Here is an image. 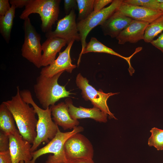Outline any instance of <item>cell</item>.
<instances>
[{
  "mask_svg": "<svg viewBox=\"0 0 163 163\" xmlns=\"http://www.w3.org/2000/svg\"><path fill=\"white\" fill-rule=\"evenodd\" d=\"M3 103L12 113L20 134L32 144L37 136L36 113L34 108L22 98L19 86L17 87L16 94Z\"/></svg>",
  "mask_w": 163,
  "mask_h": 163,
  "instance_id": "6da1fadb",
  "label": "cell"
},
{
  "mask_svg": "<svg viewBox=\"0 0 163 163\" xmlns=\"http://www.w3.org/2000/svg\"><path fill=\"white\" fill-rule=\"evenodd\" d=\"M20 94L25 101L32 106L38 116L37 136L31 148L32 152L36 151L41 143H48L49 140L52 139L59 128L52 120L50 107L46 109L39 107L34 101L31 92L28 90H20Z\"/></svg>",
  "mask_w": 163,
  "mask_h": 163,
  "instance_id": "7a4b0ae2",
  "label": "cell"
},
{
  "mask_svg": "<svg viewBox=\"0 0 163 163\" xmlns=\"http://www.w3.org/2000/svg\"><path fill=\"white\" fill-rule=\"evenodd\" d=\"M63 72L51 77L41 74L36 79L34 91L37 98L44 109L55 105L61 98L70 97L73 94L67 91L65 86L59 85L58 80Z\"/></svg>",
  "mask_w": 163,
  "mask_h": 163,
  "instance_id": "3957f363",
  "label": "cell"
},
{
  "mask_svg": "<svg viewBox=\"0 0 163 163\" xmlns=\"http://www.w3.org/2000/svg\"><path fill=\"white\" fill-rule=\"evenodd\" d=\"M60 0H30L20 16L24 20L32 13L40 17L42 31L46 34L52 31V26L57 20L59 12Z\"/></svg>",
  "mask_w": 163,
  "mask_h": 163,
  "instance_id": "277c9868",
  "label": "cell"
},
{
  "mask_svg": "<svg viewBox=\"0 0 163 163\" xmlns=\"http://www.w3.org/2000/svg\"><path fill=\"white\" fill-rule=\"evenodd\" d=\"M83 130L84 128L80 126L66 132H61L59 129L55 137L46 145L31 153L32 159L29 163H35L39 157L49 153L53 155L49 156L46 163H65L67 160L64 149L65 142L72 135Z\"/></svg>",
  "mask_w": 163,
  "mask_h": 163,
  "instance_id": "5b68a950",
  "label": "cell"
},
{
  "mask_svg": "<svg viewBox=\"0 0 163 163\" xmlns=\"http://www.w3.org/2000/svg\"><path fill=\"white\" fill-rule=\"evenodd\" d=\"M123 0H113L108 6L104 8L96 13H92L87 18L79 21L77 24L78 31L81 37L82 50L77 62L79 65L82 53L87 43L86 40L90 32L98 25H101L110 17L118 9L123 2Z\"/></svg>",
  "mask_w": 163,
  "mask_h": 163,
  "instance_id": "8992f818",
  "label": "cell"
},
{
  "mask_svg": "<svg viewBox=\"0 0 163 163\" xmlns=\"http://www.w3.org/2000/svg\"><path fill=\"white\" fill-rule=\"evenodd\" d=\"M24 20V40L21 49V55L39 68L42 66V51L40 36L32 25L29 17Z\"/></svg>",
  "mask_w": 163,
  "mask_h": 163,
  "instance_id": "52a82bcc",
  "label": "cell"
},
{
  "mask_svg": "<svg viewBox=\"0 0 163 163\" xmlns=\"http://www.w3.org/2000/svg\"><path fill=\"white\" fill-rule=\"evenodd\" d=\"M75 82L77 86L81 90V94L85 100L90 101L93 107L99 109L107 114L110 119L117 120L110 111L107 101L110 97L118 94V93H106L101 89L99 91L96 90L89 84L87 78L83 77L80 73L77 75Z\"/></svg>",
  "mask_w": 163,
  "mask_h": 163,
  "instance_id": "ba28073f",
  "label": "cell"
},
{
  "mask_svg": "<svg viewBox=\"0 0 163 163\" xmlns=\"http://www.w3.org/2000/svg\"><path fill=\"white\" fill-rule=\"evenodd\" d=\"M64 149L67 160L81 158L92 159L94 156V150L91 143L79 133L74 134L66 140Z\"/></svg>",
  "mask_w": 163,
  "mask_h": 163,
  "instance_id": "9c48e42d",
  "label": "cell"
},
{
  "mask_svg": "<svg viewBox=\"0 0 163 163\" xmlns=\"http://www.w3.org/2000/svg\"><path fill=\"white\" fill-rule=\"evenodd\" d=\"M75 18V9H73L69 14L58 21L55 30L46 34V37L62 38L66 41L67 45L72 41H81Z\"/></svg>",
  "mask_w": 163,
  "mask_h": 163,
  "instance_id": "30bf717a",
  "label": "cell"
},
{
  "mask_svg": "<svg viewBox=\"0 0 163 163\" xmlns=\"http://www.w3.org/2000/svg\"><path fill=\"white\" fill-rule=\"evenodd\" d=\"M8 136L9 151L12 163H19L21 161L29 163L32 159V145L23 138L19 132Z\"/></svg>",
  "mask_w": 163,
  "mask_h": 163,
  "instance_id": "8fae6325",
  "label": "cell"
},
{
  "mask_svg": "<svg viewBox=\"0 0 163 163\" xmlns=\"http://www.w3.org/2000/svg\"><path fill=\"white\" fill-rule=\"evenodd\" d=\"M74 42L69 43L63 52L59 53L57 58L50 65L44 67L41 69L40 74L47 77H52L61 72L66 71L71 73L76 66L72 63L70 56V51Z\"/></svg>",
  "mask_w": 163,
  "mask_h": 163,
  "instance_id": "7c38bea8",
  "label": "cell"
},
{
  "mask_svg": "<svg viewBox=\"0 0 163 163\" xmlns=\"http://www.w3.org/2000/svg\"><path fill=\"white\" fill-rule=\"evenodd\" d=\"M117 10L133 20L149 23L163 14V12L159 10L131 5L124 3L123 1Z\"/></svg>",
  "mask_w": 163,
  "mask_h": 163,
  "instance_id": "4fadbf2b",
  "label": "cell"
},
{
  "mask_svg": "<svg viewBox=\"0 0 163 163\" xmlns=\"http://www.w3.org/2000/svg\"><path fill=\"white\" fill-rule=\"evenodd\" d=\"M65 103L68 107L69 112L71 118L73 119L91 118L100 123H106L107 121L108 115L99 109L93 107L92 108H86L80 106L76 107L73 104L72 99L67 98Z\"/></svg>",
  "mask_w": 163,
  "mask_h": 163,
  "instance_id": "5bb4252c",
  "label": "cell"
},
{
  "mask_svg": "<svg viewBox=\"0 0 163 163\" xmlns=\"http://www.w3.org/2000/svg\"><path fill=\"white\" fill-rule=\"evenodd\" d=\"M133 19L121 14L117 10L101 25L104 34L116 38Z\"/></svg>",
  "mask_w": 163,
  "mask_h": 163,
  "instance_id": "9a60e30c",
  "label": "cell"
},
{
  "mask_svg": "<svg viewBox=\"0 0 163 163\" xmlns=\"http://www.w3.org/2000/svg\"><path fill=\"white\" fill-rule=\"evenodd\" d=\"M149 23L133 20L116 38L118 43L123 44L126 42L135 43L144 40L145 30Z\"/></svg>",
  "mask_w": 163,
  "mask_h": 163,
  "instance_id": "2e32d148",
  "label": "cell"
},
{
  "mask_svg": "<svg viewBox=\"0 0 163 163\" xmlns=\"http://www.w3.org/2000/svg\"><path fill=\"white\" fill-rule=\"evenodd\" d=\"M52 119L57 125L61 127L64 130L73 129L77 126L79 122L78 120L72 119L69 112L67 104L64 102L50 106Z\"/></svg>",
  "mask_w": 163,
  "mask_h": 163,
  "instance_id": "e0dca14e",
  "label": "cell"
},
{
  "mask_svg": "<svg viewBox=\"0 0 163 163\" xmlns=\"http://www.w3.org/2000/svg\"><path fill=\"white\" fill-rule=\"evenodd\" d=\"M67 44L64 40L58 37L47 38L42 45L41 65L45 67L52 63L55 59L56 55L61 48Z\"/></svg>",
  "mask_w": 163,
  "mask_h": 163,
  "instance_id": "ac0fdd59",
  "label": "cell"
},
{
  "mask_svg": "<svg viewBox=\"0 0 163 163\" xmlns=\"http://www.w3.org/2000/svg\"><path fill=\"white\" fill-rule=\"evenodd\" d=\"M142 48H137L134 52L130 56L125 57L117 53L112 49L106 46L99 42L95 38L92 37L90 41L87 43L86 47L82 53V54L89 52L102 53L114 55L122 58L128 62L129 68L128 70L130 75H132L134 72L135 70L132 67L130 63V59L137 53L142 50Z\"/></svg>",
  "mask_w": 163,
  "mask_h": 163,
  "instance_id": "d6986e66",
  "label": "cell"
},
{
  "mask_svg": "<svg viewBox=\"0 0 163 163\" xmlns=\"http://www.w3.org/2000/svg\"><path fill=\"white\" fill-rule=\"evenodd\" d=\"M14 117L6 105L2 102L0 105V129L9 136L19 132L16 128Z\"/></svg>",
  "mask_w": 163,
  "mask_h": 163,
  "instance_id": "ffe728a7",
  "label": "cell"
},
{
  "mask_svg": "<svg viewBox=\"0 0 163 163\" xmlns=\"http://www.w3.org/2000/svg\"><path fill=\"white\" fill-rule=\"evenodd\" d=\"M16 8L14 5H11L10 9L4 15L0 16V32L8 43L11 38Z\"/></svg>",
  "mask_w": 163,
  "mask_h": 163,
  "instance_id": "44dd1931",
  "label": "cell"
},
{
  "mask_svg": "<svg viewBox=\"0 0 163 163\" xmlns=\"http://www.w3.org/2000/svg\"><path fill=\"white\" fill-rule=\"evenodd\" d=\"M163 30V14L148 25L145 32L144 41L146 43H150Z\"/></svg>",
  "mask_w": 163,
  "mask_h": 163,
  "instance_id": "7402d4cb",
  "label": "cell"
},
{
  "mask_svg": "<svg viewBox=\"0 0 163 163\" xmlns=\"http://www.w3.org/2000/svg\"><path fill=\"white\" fill-rule=\"evenodd\" d=\"M79 21L87 18L94 10V0H76Z\"/></svg>",
  "mask_w": 163,
  "mask_h": 163,
  "instance_id": "603a6c76",
  "label": "cell"
},
{
  "mask_svg": "<svg viewBox=\"0 0 163 163\" xmlns=\"http://www.w3.org/2000/svg\"><path fill=\"white\" fill-rule=\"evenodd\" d=\"M151 133L148 140V145L153 146L158 151L163 150V130L154 127L150 131Z\"/></svg>",
  "mask_w": 163,
  "mask_h": 163,
  "instance_id": "cb8c5ba5",
  "label": "cell"
},
{
  "mask_svg": "<svg viewBox=\"0 0 163 163\" xmlns=\"http://www.w3.org/2000/svg\"><path fill=\"white\" fill-rule=\"evenodd\" d=\"M126 4L133 5L142 6L150 9L159 10V3L157 0H124Z\"/></svg>",
  "mask_w": 163,
  "mask_h": 163,
  "instance_id": "d4e9b609",
  "label": "cell"
},
{
  "mask_svg": "<svg viewBox=\"0 0 163 163\" xmlns=\"http://www.w3.org/2000/svg\"><path fill=\"white\" fill-rule=\"evenodd\" d=\"M9 140L8 136L2 131L0 132V152L9 150Z\"/></svg>",
  "mask_w": 163,
  "mask_h": 163,
  "instance_id": "484cf974",
  "label": "cell"
},
{
  "mask_svg": "<svg viewBox=\"0 0 163 163\" xmlns=\"http://www.w3.org/2000/svg\"><path fill=\"white\" fill-rule=\"evenodd\" d=\"M112 0H94V10L93 13H96L101 10L104 7L110 3H111Z\"/></svg>",
  "mask_w": 163,
  "mask_h": 163,
  "instance_id": "4316f807",
  "label": "cell"
},
{
  "mask_svg": "<svg viewBox=\"0 0 163 163\" xmlns=\"http://www.w3.org/2000/svg\"><path fill=\"white\" fill-rule=\"evenodd\" d=\"M64 7L65 14L66 15L69 14L71 10L77 7L76 0H65Z\"/></svg>",
  "mask_w": 163,
  "mask_h": 163,
  "instance_id": "83f0119b",
  "label": "cell"
},
{
  "mask_svg": "<svg viewBox=\"0 0 163 163\" xmlns=\"http://www.w3.org/2000/svg\"><path fill=\"white\" fill-rule=\"evenodd\" d=\"M9 2L8 0H0V16L4 15L10 9Z\"/></svg>",
  "mask_w": 163,
  "mask_h": 163,
  "instance_id": "f1b7e54d",
  "label": "cell"
},
{
  "mask_svg": "<svg viewBox=\"0 0 163 163\" xmlns=\"http://www.w3.org/2000/svg\"><path fill=\"white\" fill-rule=\"evenodd\" d=\"M150 43L163 53V33L157 39L153 40Z\"/></svg>",
  "mask_w": 163,
  "mask_h": 163,
  "instance_id": "f546056e",
  "label": "cell"
},
{
  "mask_svg": "<svg viewBox=\"0 0 163 163\" xmlns=\"http://www.w3.org/2000/svg\"><path fill=\"white\" fill-rule=\"evenodd\" d=\"M0 163H12L9 150L0 152Z\"/></svg>",
  "mask_w": 163,
  "mask_h": 163,
  "instance_id": "4dcf8cb0",
  "label": "cell"
},
{
  "mask_svg": "<svg viewBox=\"0 0 163 163\" xmlns=\"http://www.w3.org/2000/svg\"><path fill=\"white\" fill-rule=\"evenodd\" d=\"M30 0H10L9 3L11 5H14L16 8H21L25 6L30 2Z\"/></svg>",
  "mask_w": 163,
  "mask_h": 163,
  "instance_id": "1f68e13d",
  "label": "cell"
},
{
  "mask_svg": "<svg viewBox=\"0 0 163 163\" xmlns=\"http://www.w3.org/2000/svg\"><path fill=\"white\" fill-rule=\"evenodd\" d=\"M65 163H94V162L92 159L81 158L67 160Z\"/></svg>",
  "mask_w": 163,
  "mask_h": 163,
  "instance_id": "d6a6232c",
  "label": "cell"
},
{
  "mask_svg": "<svg viewBox=\"0 0 163 163\" xmlns=\"http://www.w3.org/2000/svg\"><path fill=\"white\" fill-rule=\"evenodd\" d=\"M158 10L163 12V3H159Z\"/></svg>",
  "mask_w": 163,
  "mask_h": 163,
  "instance_id": "836d02e7",
  "label": "cell"
},
{
  "mask_svg": "<svg viewBox=\"0 0 163 163\" xmlns=\"http://www.w3.org/2000/svg\"><path fill=\"white\" fill-rule=\"evenodd\" d=\"M19 163H25V162L23 161H20Z\"/></svg>",
  "mask_w": 163,
  "mask_h": 163,
  "instance_id": "e575fe53",
  "label": "cell"
}]
</instances>
